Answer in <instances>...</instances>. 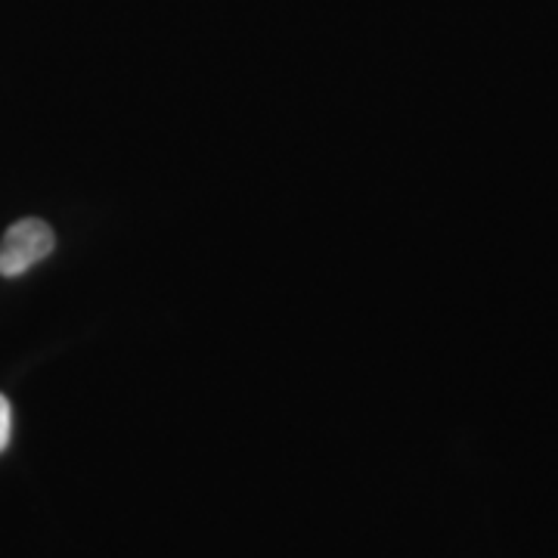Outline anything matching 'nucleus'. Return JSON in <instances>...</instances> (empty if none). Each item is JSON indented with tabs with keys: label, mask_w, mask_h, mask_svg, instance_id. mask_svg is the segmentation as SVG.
Here are the masks:
<instances>
[{
	"label": "nucleus",
	"mask_w": 558,
	"mask_h": 558,
	"mask_svg": "<svg viewBox=\"0 0 558 558\" xmlns=\"http://www.w3.org/2000/svg\"><path fill=\"white\" fill-rule=\"evenodd\" d=\"M57 245L53 230L38 218H25L13 223L0 242V277H22L38 260H44Z\"/></svg>",
	"instance_id": "obj_1"
},
{
	"label": "nucleus",
	"mask_w": 558,
	"mask_h": 558,
	"mask_svg": "<svg viewBox=\"0 0 558 558\" xmlns=\"http://www.w3.org/2000/svg\"><path fill=\"white\" fill-rule=\"evenodd\" d=\"M10 432H13V410H10V400L0 395V453L10 444Z\"/></svg>",
	"instance_id": "obj_2"
}]
</instances>
